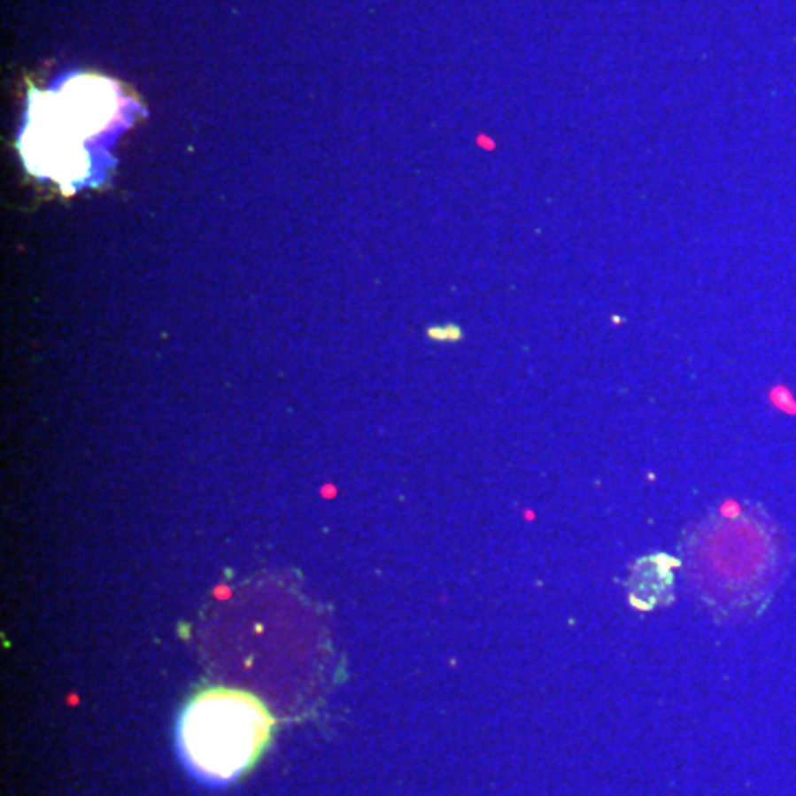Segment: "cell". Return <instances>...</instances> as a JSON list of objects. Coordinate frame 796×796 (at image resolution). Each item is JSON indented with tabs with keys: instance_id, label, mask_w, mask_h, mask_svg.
Returning <instances> with one entry per match:
<instances>
[{
	"instance_id": "1",
	"label": "cell",
	"mask_w": 796,
	"mask_h": 796,
	"mask_svg": "<svg viewBox=\"0 0 796 796\" xmlns=\"http://www.w3.org/2000/svg\"><path fill=\"white\" fill-rule=\"evenodd\" d=\"M684 555L697 598L717 622L763 613L788 564L784 536L761 506H748L735 518L708 515L688 529Z\"/></svg>"
},
{
	"instance_id": "2",
	"label": "cell",
	"mask_w": 796,
	"mask_h": 796,
	"mask_svg": "<svg viewBox=\"0 0 796 796\" xmlns=\"http://www.w3.org/2000/svg\"><path fill=\"white\" fill-rule=\"evenodd\" d=\"M274 719L255 695L211 688L186 704L177 726L182 754L199 777L226 784L251 770L270 744Z\"/></svg>"
},
{
	"instance_id": "3",
	"label": "cell",
	"mask_w": 796,
	"mask_h": 796,
	"mask_svg": "<svg viewBox=\"0 0 796 796\" xmlns=\"http://www.w3.org/2000/svg\"><path fill=\"white\" fill-rule=\"evenodd\" d=\"M682 567V560L666 553L644 555L630 567L626 593L635 611L651 613L664 608L675 599V568Z\"/></svg>"
},
{
	"instance_id": "4",
	"label": "cell",
	"mask_w": 796,
	"mask_h": 796,
	"mask_svg": "<svg viewBox=\"0 0 796 796\" xmlns=\"http://www.w3.org/2000/svg\"><path fill=\"white\" fill-rule=\"evenodd\" d=\"M429 336L436 341H458L460 339V328L458 326H443V328H431Z\"/></svg>"
}]
</instances>
